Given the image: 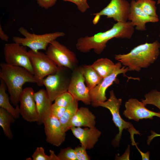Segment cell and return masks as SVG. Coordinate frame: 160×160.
<instances>
[{
  "mask_svg": "<svg viewBox=\"0 0 160 160\" xmlns=\"http://www.w3.org/2000/svg\"><path fill=\"white\" fill-rule=\"evenodd\" d=\"M134 32V27L130 21L117 22L111 28L105 31L91 36H87L79 38L76 47L81 52L86 53L93 49L95 53L99 55L103 51L109 40L113 38L130 39Z\"/></svg>",
  "mask_w": 160,
  "mask_h": 160,
  "instance_id": "6da1fadb",
  "label": "cell"
},
{
  "mask_svg": "<svg viewBox=\"0 0 160 160\" xmlns=\"http://www.w3.org/2000/svg\"><path fill=\"white\" fill-rule=\"evenodd\" d=\"M160 43L156 40L139 45L126 54L115 55V59L127 67L129 71L139 72L147 68L158 58L160 53Z\"/></svg>",
  "mask_w": 160,
  "mask_h": 160,
  "instance_id": "7a4b0ae2",
  "label": "cell"
},
{
  "mask_svg": "<svg viewBox=\"0 0 160 160\" xmlns=\"http://www.w3.org/2000/svg\"><path fill=\"white\" fill-rule=\"evenodd\" d=\"M0 78L5 83L10 95L11 103L18 105L19 98L26 83H36L34 75L25 68L8 64L0 63Z\"/></svg>",
  "mask_w": 160,
  "mask_h": 160,
  "instance_id": "3957f363",
  "label": "cell"
},
{
  "mask_svg": "<svg viewBox=\"0 0 160 160\" xmlns=\"http://www.w3.org/2000/svg\"><path fill=\"white\" fill-rule=\"evenodd\" d=\"M110 97L104 102L96 103L92 105L93 107L101 106L108 109L112 117L113 121L119 129L118 133L112 142L113 145L118 147L119 144L123 129H127L130 134V138L133 144L135 142L134 139L135 134H140L134 127L131 123L126 121L121 117L119 113V109L122 103V100L117 98L113 90L109 92Z\"/></svg>",
  "mask_w": 160,
  "mask_h": 160,
  "instance_id": "277c9868",
  "label": "cell"
},
{
  "mask_svg": "<svg viewBox=\"0 0 160 160\" xmlns=\"http://www.w3.org/2000/svg\"><path fill=\"white\" fill-rule=\"evenodd\" d=\"M18 31L24 37L13 36V41L28 47L34 51L41 50L46 51L52 41L65 35L63 32L59 31L39 35L32 33L23 27H20Z\"/></svg>",
  "mask_w": 160,
  "mask_h": 160,
  "instance_id": "5b68a950",
  "label": "cell"
},
{
  "mask_svg": "<svg viewBox=\"0 0 160 160\" xmlns=\"http://www.w3.org/2000/svg\"><path fill=\"white\" fill-rule=\"evenodd\" d=\"M70 69L58 66L57 71L45 78L43 85L52 102L63 93L68 91L71 73Z\"/></svg>",
  "mask_w": 160,
  "mask_h": 160,
  "instance_id": "8992f818",
  "label": "cell"
},
{
  "mask_svg": "<svg viewBox=\"0 0 160 160\" xmlns=\"http://www.w3.org/2000/svg\"><path fill=\"white\" fill-rule=\"evenodd\" d=\"M28 53L36 83L39 86H42L45 77L55 73L58 66L45 53L31 50L28 51Z\"/></svg>",
  "mask_w": 160,
  "mask_h": 160,
  "instance_id": "52a82bcc",
  "label": "cell"
},
{
  "mask_svg": "<svg viewBox=\"0 0 160 160\" xmlns=\"http://www.w3.org/2000/svg\"><path fill=\"white\" fill-rule=\"evenodd\" d=\"M45 54L59 67L73 71L77 66L78 61L75 54L56 40L49 45Z\"/></svg>",
  "mask_w": 160,
  "mask_h": 160,
  "instance_id": "ba28073f",
  "label": "cell"
},
{
  "mask_svg": "<svg viewBox=\"0 0 160 160\" xmlns=\"http://www.w3.org/2000/svg\"><path fill=\"white\" fill-rule=\"evenodd\" d=\"M6 63L23 67L33 75L34 72L27 47L13 42L7 43L4 47Z\"/></svg>",
  "mask_w": 160,
  "mask_h": 160,
  "instance_id": "9c48e42d",
  "label": "cell"
},
{
  "mask_svg": "<svg viewBox=\"0 0 160 160\" xmlns=\"http://www.w3.org/2000/svg\"><path fill=\"white\" fill-rule=\"evenodd\" d=\"M85 83L81 66H77L72 71L68 91L75 99L89 105L91 104L89 90Z\"/></svg>",
  "mask_w": 160,
  "mask_h": 160,
  "instance_id": "30bf717a",
  "label": "cell"
},
{
  "mask_svg": "<svg viewBox=\"0 0 160 160\" xmlns=\"http://www.w3.org/2000/svg\"><path fill=\"white\" fill-rule=\"evenodd\" d=\"M116 67L113 72L109 75L103 78L102 81L95 87L89 90L91 104L105 101L107 100L105 92L107 88L113 83L119 74L124 75L128 71V67L124 66L120 62L116 63Z\"/></svg>",
  "mask_w": 160,
  "mask_h": 160,
  "instance_id": "8fae6325",
  "label": "cell"
},
{
  "mask_svg": "<svg viewBox=\"0 0 160 160\" xmlns=\"http://www.w3.org/2000/svg\"><path fill=\"white\" fill-rule=\"evenodd\" d=\"M130 7V3L126 0H111L105 7L92 15L99 19L105 16L117 22L125 23L127 21Z\"/></svg>",
  "mask_w": 160,
  "mask_h": 160,
  "instance_id": "7c38bea8",
  "label": "cell"
},
{
  "mask_svg": "<svg viewBox=\"0 0 160 160\" xmlns=\"http://www.w3.org/2000/svg\"><path fill=\"white\" fill-rule=\"evenodd\" d=\"M34 92L31 87L23 89L19 98L20 115L29 122H37L38 115L34 99Z\"/></svg>",
  "mask_w": 160,
  "mask_h": 160,
  "instance_id": "4fadbf2b",
  "label": "cell"
},
{
  "mask_svg": "<svg viewBox=\"0 0 160 160\" xmlns=\"http://www.w3.org/2000/svg\"><path fill=\"white\" fill-rule=\"evenodd\" d=\"M145 105L136 99H129L125 103V109L123 115L129 119L136 121L143 119H152L154 116L160 118V112L150 111L145 107Z\"/></svg>",
  "mask_w": 160,
  "mask_h": 160,
  "instance_id": "5bb4252c",
  "label": "cell"
},
{
  "mask_svg": "<svg viewBox=\"0 0 160 160\" xmlns=\"http://www.w3.org/2000/svg\"><path fill=\"white\" fill-rule=\"evenodd\" d=\"M43 124L47 142L56 147L60 146L65 140L66 132L59 119L51 115Z\"/></svg>",
  "mask_w": 160,
  "mask_h": 160,
  "instance_id": "9a60e30c",
  "label": "cell"
},
{
  "mask_svg": "<svg viewBox=\"0 0 160 160\" xmlns=\"http://www.w3.org/2000/svg\"><path fill=\"white\" fill-rule=\"evenodd\" d=\"M71 130L73 135L78 139L81 146L86 150L93 148L98 142L101 132L95 127H72Z\"/></svg>",
  "mask_w": 160,
  "mask_h": 160,
  "instance_id": "2e32d148",
  "label": "cell"
},
{
  "mask_svg": "<svg viewBox=\"0 0 160 160\" xmlns=\"http://www.w3.org/2000/svg\"><path fill=\"white\" fill-rule=\"evenodd\" d=\"M128 20L130 21L135 29L139 31L146 30L145 24L148 23H156L159 20V18L151 16L145 13L136 4V1L132 0Z\"/></svg>",
  "mask_w": 160,
  "mask_h": 160,
  "instance_id": "e0dca14e",
  "label": "cell"
},
{
  "mask_svg": "<svg viewBox=\"0 0 160 160\" xmlns=\"http://www.w3.org/2000/svg\"><path fill=\"white\" fill-rule=\"evenodd\" d=\"M34 97L38 117L37 122L38 125H40L51 116L52 102L46 90L44 89H41L35 92Z\"/></svg>",
  "mask_w": 160,
  "mask_h": 160,
  "instance_id": "ac0fdd59",
  "label": "cell"
},
{
  "mask_svg": "<svg viewBox=\"0 0 160 160\" xmlns=\"http://www.w3.org/2000/svg\"><path fill=\"white\" fill-rule=\"evenodd\" d=\"M95 115L88 108L81 107L78 108L72 118L69 125V130L72 127H95Z\"/></svg>",
  "mask_w": 160,
  "mask_h": 160,
  "instance_id": "d6986e66",
  "label": "cell"
},
{
  "mask_svg": "<svg viewBox=\"0 0 160 160\" xmlns=\"http://www.w3.org/2000/svg\"><path fill=\"white\" fill-rule=\"evenodd\" d=\"M7 88L4 82L0 79V107L10 113L15 119H17L20 115L19 107L17 105L15 108L10 103L9 97L6 92Z\"/></svg>",
  "mask_w": 160,
  "mask_h": 160,
  "instance_id": "ffe728a7",
  "label": "cell"
},
{
  "mask_svg": "<svg viewBox=\"0 0 160 160\" xmlns=\"http://www.w3.org/2000/svg\"><path fill=\"white\" fill-rule=\"evenodd\" d=\"M81 67L86 84L90 90L99 84L103 78L91 65H84Z\"/></svg>",
  "mask_w": 160,
  "mask_h": 160,
  "instance_id": "44dd1931",
  "label": "cell"
},
{
  "mask_svg": "<svg viewBox=\"0 0 160 160\" xmlns=\"http://www.w3.org/2000/svg\"><path fill=\"white\" fill-rule=\"evenodd\" d=\"M91 65L103 78L112 73L116 67V63L107 58L99 59Z\"/></svg>",
  "mask_w": 160,
  "mask_h": 160,
  "instance_id": "7402d4cb",
  "label": "cell"
},
{
  "mask_svg": "<svg viewBox=\"0 0 160 160\" xmlns=\"http://www.w3.org/2000/svg\"><path fill=\"white\" fill-rule=\"evenodd\" d=\"M15 118L4 109L0 108V126L2 128L5 136L12 140L13 135L10 126L11 123L15 122Z\"/></svg>",
  "mask_w": 160,
  "mask_h": 160,
  "instance_id": "603a6c76",
  "label": "cell"
},
{
  "mask_svg": "<svg viewBox=\"0 0 160 160\" xmlns=\"http://www.w3.org/2000/svg\"><path fill=\"white\" fill-rule=\"evenodd\" d=\"M78 102L74 99L72 102L66 108L63 115L59 119L63 129L66 132L69 130L70 122L78 109Z\"/></svg>",
  "mask_w": 160,
  "mask_h": 160,
  "instance_id": "cb8c5ba5",
  "label": "cell"
},
{
  "mask_svg": "<svg viewBox=\"0 0 160 160\" xmlns=\"http://www.w3.org/2000/svg\"><path fill=\"white\" fill-rule=\"evenodd\" d=\"M137 5L145 13L151 16L158 17L156 12V2L153 0H137Z\"/></svg>",
  "mask_w": 160,
  "mask_h": 160,
  "instance_id": "d4e9b609",
  "label": "cell"
},
{
  "mask_svg": "<svg viewBox=\"0 0 160 160\" xmlns=\"http://www.w3.org/2000/svg\"><path fill=\"white\" fill-rule=\"evenodd\" d=\"M145 99L142 102L145 105L150 104L154 105L160 111V92L156 89L151 90L145 96Z\"/></svg>",
  "mask_w": 160,
  "mask_h": 160,
  "instance_id": "484cf974",
  "label": "cell"
},
{
  "mask_svg": "<svg viewBox=\"0 0 160 160\" xmlns=\"http://www.w3.org/2000/svg\"><path fill=\"white\" fill-rule=\"evenodd\" d=\"M50 155L46 154L44 148L42 147H37L33 154L32 157L33 160H59L54 152L49 150Z\"/></svg>",
  "mask_w": 160,
  "mask_h": 160,
  "instance_id": "4316f807",
  "label": "cell"
},
{
  "mask_svg": "<svg viewBox=\"0 0 160 160\" xmlns=\"http://www.w3.org/2000/svg\"><path fill=\"white\" fill-rule=\"evenodd\" d=\"M74 99L72 95L67 91L57 97L54 100V103L59 106L66 108Z\"/></svg>",
  "mask_w": 160,
  "mask_h": 160,
  "instance_id": "83f0119b",
  "label": "cell"
},
{
  "mask_svg": "<svg viewBox=\"0 0 160 160\" xmlns=\"http://www.w3.org/2000/svg\"><path fill=\"white\" fill-rule=\"evenodd\" d=\"M57 156L59 160H77L74 149L70 147L61 149Z\"/></svg>",
  "mask_w": 160,
  "mask_h": 160,
  "instance_id": "f1b7e54d",
  "label": "cell"
},
{
  "mask_svg": "<svg viewBox=\"0 0 160 160\" xmlns=\"http://www.w3.org/2000/svg\"><path fill=\"white\" fill-rule=\"evenodd\" d=\"M77 160H90V157L88 155L86 149L82 147L77 146L74 149Z\"/></svg>",
  "mask_w": 160,
  "mask_h": 160,
  "instance_id": "f546056e",
  "label": "cell"
},
{
  "mask_svg": "<svg viewBox=\"0 0 160 160\" xmlns=\"http://www.w3.org/2000/svg\"><path fill=\"white\" fill-rule=\"evenodd\" d=\"M65 1H69L76 5L78 9L82 13L85 12L89 8L87 0H63Z\"/></svg>",
  "mask_w": 160,
  "mask_h": 160,
  "instance_id": "4dcf8cb0",
  "label": "cell"
},
{
  "mask_svg": "<svg viewBox=\"0 0 160 160\" xmlns=\"http://www.w3.org/2000/svg\"><path fill=\"white\" fill-rule=\"evenodd\" d=\"M65 109L66 108L59 106L54 103L51 107V115L59 119L63 115Z\"/></svg>",
  "mask_w": 160,
  "mask_h": 160,
  "instance_id": "1f68e13d",
  "label": "cell"
},
{
  "mask_svg": "<svg viewBox=\"0 0 160 160\" xmlns=\"http://www.w3.org/2000/svg\"><path fill=\"white\" fill-rule=\"evenodd\" d=\"M38 5L44 9H47L53 6L57 0H35Z\"/></svg>",
  "mask_w": 160,
  "mask_h": 160,
  "instance_id": "d6a6232c",
  "label": "cell"
},
{
  "mask_svg": "<svg viewBox=\"0 0 160 160\" xmlns=\"http://www.w3.org/2000/svg\"><path fill=\"white\" fill-rule=\"evenodd\" d=\"M136 147L142 156V159L143 160H148L149 159L150 153L148 151L146 153H144L142 152L137 147V145H135Z\"/></svg>",
  "mask_w": 160,
  "mask_h": 160,
  "instance_id": "836d02e7",
  "label": "cell"
},
{
  "mask_svg": "<svg viewBox=\"0 0 160 160\" xmlns=\"http://www.w3.org/2000/svg\"><path fill=\"white\" fill-rule=\"evenodd\" d=\"M0 38L2 40L6 41H8L9 39V36L3 30L1 24L0 25Z\"/></svg>",
  "mask_w": 160,
  "mask_h": 160,
  "instance_id": "e575fe53",
  "label": "cell"
},
{
  "mask_svg": "<svg viewBox=\"0 0 160 160\" xmlns=\"http://www.w3.org/2000/svg\"><path fill=\"white\" fill-rule=\"evenodd\" d=\"M151 135L148 137V139L147 140V144L149 145L152 140L155 137H160V134L156 133L152 130L151 131Z\"/></svg>",
  "mask_w": 160,
  "mask_h": 160,
  "instance_id": "d590c367",
  "label": "cell"
},
{
  "mask_svg": "<svg viewBox=\"0 0 160 160\" xmlns=\"http://www.w3.org/2000/svg\"><path fill=\"white\" fill-rule=\"evenodd\" d=\"M160 4V0H158L157 4Z\"/></svg>",
  "mask_w": 160,
  "mask_h": 160,
  "instance_id": "8d00e7d4",
  "label": "cell"
},
{
  "mask_svg": "<svg viewBox=\"0 0 160 160\" xmlns=\"http://www.w3.org/2000/svg\"><path fill=\"white\" fill-rule=\"evenodd\" d=\"M159 37L160 38V35H159Z\"/></svg>",
  "mask_w": 160,
  "mask_h": 160,
  "instance_id": "74e56055",
  "label": "cell"
}]
</instances>
